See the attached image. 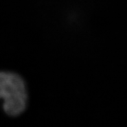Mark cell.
<instances>
[{
	"label": "cell",
	"instance_id": "cell-1",
	"mask_svg": "<svg viewBox=\"0 0 127 127\" xmlns=\"http://www.w3.org/2000/svg\"><path fill=\"white\" fill-rule=\"evenodd\" d=\"M0 99H3V110L10 116H17L25 111L27 92L24 79L12 72H0Z\"/></svg>",
	"mask_w": 127,
	"mask_h": 127
}]
</instances>
